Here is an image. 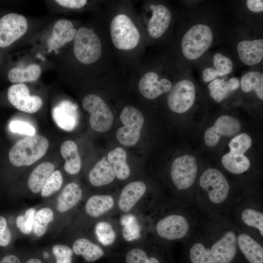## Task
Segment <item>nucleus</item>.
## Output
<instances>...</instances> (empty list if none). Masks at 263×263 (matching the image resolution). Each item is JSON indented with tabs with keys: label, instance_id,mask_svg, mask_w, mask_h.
Returning <instances> with one entry per match:
<instances>
[{
	"label": "nucleus",
	"instance_id": "1",
	"mask_svg": "<svg viewBox=\"0 0 263 263\" xmlns=\"http://www.w3.org/2000/svg\"><path fill=\"white\" fill-rule=\"evenodd\" d=\"M49 147V141L41 135H29L20 139L9 151L11 163L17 167L30 166L42 158Z\"/></svg>",
	"mask_w": 263,
	"mask_h": 263
},
{
	"label": "nucleus",
	"instance_id": "2",
	"mask_svg": "<svg viewBox=\"0 0 263 263\" xmlns=\"http://www.w3.org/2000/svg\"><path fill=\"white\" fill-rule=\"evenodd\" d=\"M213 38V32L207 25L198 24L193 26L182 38L183 54L189 60L197 59L208 50Z\"/></svg>",
	"mask_w": 263,
	"mask_h": 263
},
{
	"label": "nucleus",
	"instance_id": "3",
	"mask_svg": "<svg viewBox=\"0 0 263 263\" xmlns=\"http://www.w3.org/2000/svg\"><path fill=\"white\" fill-rule=\"evenodd\" d=\"M74 51L76 58L83 64H92L99 59L102 52L101 44L93 30L83 27L76 31Z\"/></svg>",
	"mask_w": 263,
	"mask_h": 263
},
{
	"label": "nucleus",
	"instance_id": "4",
	"mask_svg": "<svg viewBox=\"0 0 263 263\" xmlns=\"http://www.w3.org/2000/svg\"><path fill=\"white\" fill-rule=\"evenodd\" d=\"M111 34L113 45L123 50L133 49L140 38L139 32L133 21L124 14L113 18L111 24Z\"/></svg>",
	"mask_w": 263,
	"mask_h": 263
},
{
	"label": "nucleus",
	"instance_id": "5",
	"mask_svg": "<svg viewBox=\"0 0 263 263\" xmlns=\"http://www.w3.org/2000/svg\"><path fill=\"white\" fill-rule=\"evenodd\" d=\"M120 119L124 126L119 128L116 133L118 141L122 145L131 147L138 141L144 122L143 115L137 109L126 106L122 109Z\"/></svg>",
	"mask_w": 263,
	"mask_h": 263
},
{
	"label": "nucleus",
	"instance_id": "6",
	"mask_svg": "<svg viewBox=\"0 0 263 263\" xmlns=\"http://www.w3.org/2000/svg\"><path fill=\"white\" fill-rule=\"evenodd\" d=\"M199 184L207 192L209 202L212 205L219 206L226 202L230 186L219 170L214 168L205 170L200 177Z\"/></svg>",
	"mask_w": 263,
	"mask_h": 263
},
{
	"label": "nucleus",
	"instance_id": "7",
	"mask_svg": "<svg viewBox=\"0 0 263 263\" xmlns=\"http://www.w3.org/2000/svg\"><path fill=\"white\" fill-rule=\"evenodd\" d=\"M82 106L90 113L89 124L93 130L104 132L110 129L113 122V114L100 97L89 94L83 99Z\"/></svg>",
	"mask_w": 263,
	"mask_h": 263
},
{
	"label": "nucleus",
	"instance_id": "8",
	"mask_svg": "<svg viewBox=\"0 0 263 263\" xmlns=\"http://www.w3.org/2000/svg\"><path fill=\"white\" fill-rule=\"evenodd\" d=\"M198 166L195 158L186 154L176 158L172 164L170 176L173 183L180 190L191 187L196 180Z\"/></svg>",
	"mask_w": 263,
	"mask_h": 263
},
{
	"label": "nucleus",
	"instance_id": "9",
	"mask_svg": "<svg viewBox=\"0 0 263 263\" xmlns=\"http://www.w3.org/2000/svg\"><path fill=\"white\" fill-rule=\"evenodd\" d=\"M191 225L190 220L187 215L172 214L159 220L155 229L161 238L173 241L187 237L191 232Z\"/></svg>",
	"mask_w": 263,
	"mask_h": 263
},
{
	"label": "nucleus",
	"instance_id": "10",
	"mask_svg": "<svg viewBox=\"0 0 263 263\" xmlns=\"http://www.w3.org/2000/svg\"><path fill=\"white\" fill-rule=\"evenodd\" d=\"M238 233L232 228L224 230L210 245L212 254L217 263H232L238 250Z\"/></svg>",
	"mask_w": 263,
	"mask_h": 263
},
{
	"label": "nucleus",
	"instance_id": "11",
	"mask_svg": "<svg viewBox=\"0 0 263 263\" xmlns=\"http://www.w3.org/2000/svg\"><path fill=\"white\" fill-rule=\"evenodd\" d=\"M195 88L193 83L188 79L178 81L171 88L168 97V104L173 112L182 113L187 112L194 104Z\"/></svg>",
	"mask_w": 263,
	"mask_h": 263
},
{
	"label": "nucleus",
	"instance_id": "12",
	"mask_svg": "<svg viewBox=\"0 0 263 263\" xmlns=\"http://www.w3.org/2000/svg\"><path fill=\"white\" fill-rule=\"evenodd\" d=\"M28 23L23 16L7 14L0 19V47L5 48L23 36L27 31Z\"/></svg>",
	"mask_w": 263,
	"mask_h": 263
},
{
	"label": "nucleus",
	"instance_id": "13",
	"mask_svg": "<svg viewBox=\"0 0 263 263\" xmlns=\"http://www.w3.org/2000/svg\"><path fill=\"white\" fill-rule=\"evenodd\" d=\"M8 98L16 108L30 113L37 112L43 104L40 97L30 94L28 87L23 83H18L9 87Z\"/></svg>",
	"mask_w": 263,
	"mask_h": 263
},
{
	"label": "nucleus",
	"instance_id": "14",
	"mask_svg": "<svg viewBox=\"0 0 263 263\" xmlns=\"http://www.w3.org/2000/svg\"><path fill=\"white\" fill-rule=\"evenodd\" d=\"M241 123L236 118L224 115L220 116L212 127L205 132L204 139L206 144L214 147L219 142L221 136H231L241 130Z\"/></svg>",
	"mask_w": 263,
	"mask_h": 263
},
{
	"label": "nucleus",
	"instance_id": "15",
	"mask_svg": "<svg viewBox=\"0 0 263 263\" xmlns=\"http://www.w3.org/2000/svg\"><path fill=\"white\" fill-rule=\"evenodd\" d=\"M138 88L144 97L153 99L170 91L172 87L169 79L161 78L155 72H149L141 77Z\"/></svg>",
	"mask_w": 263,
	"mask_h": 263
},
{
	"label": "nucleus",
	"instance_id": "16",
	"mask_svg": "<svg viewBox=\"0 0 263 263\" xmlns=\"http://www.w3.org/2000/svg\"><path fill=\"white\" fill-rule=\"evenodd\" d=\"M52 117L56 125L66 131L73 130L78 122L76 107L68 101H63L52 110Z\"/></svg>",
	"mask_w": 263,
	"mask_h": 263
},
{
	"label": "nucleus",
	"instance_id": "17",
	"mask_svg": "<svg viewBox=\"0 0 263 263\" xmlns=\"http://www.w3.org/2000/svg\"><path fill=\"white\" fill-rule=\"evenodd\" d=\"M150 7L152 10V15L148 22V31L151 37L157 38L161 37L168 28L171 14L169 10L163 5H151Z\"/></svg>",
	"mask_w": 263,
	"mask_h": 263
},
{
	"label": "nucleus",
	"instance_id": "18",
	"mask_svg": "<svg viewBox=\"0 0 263 263\" xmlns=\"http://www.w3.org/2000/svg\"><path fill=\"white\" fill-rule=\"evenodd\" d=\"M76 31L73 23L67 19H60L55 23L52 36L47 45L49 49L56 50L71 41L75 38Z\"/></svg>",
	"mask_w": 263,
	"mask_h": 263
},
{
	"label": "nucleus",
	"instance_id": "19",
	"mask_svg": "<svg viewBox=\"0 0 263 263\" xmlns=\"http://www.w3.org/2000/svg\"><path fill=\"white\" fill-rule=\"evenodd\" d=\"M238 249L249 263H263V247L256 239L246 233L238 234Z\"/></svg>",
	"mask_w": 263,
	"mask_h": 263
},
{
	"label": "nucleus",
	"instance_id": "20",
	"mask_svg": "<svg viewBox=\"0 0 263 263\" xmlns=\"http://www.w3.org/2000/svg\"><path fill=\"white\" fill-rule=\"evenodd\" d=\"M241 60L246 65L259 63L263 58V39L243 40L237 45Z\"/></svg>",
	"mask_w": 263,
	"mask_h": 263
},
{
	"label": "nucleus",
	"instance_id": "21",
	"mask_svg": "<svg viewBox=\"0 0 263 263\" xmlns=\"http://www.w3.org/2000/svg\"><path fill=\"white\" fill-rule=\"evenodd\" d=\"M146 190L145 183L140 181H133L122 189L118 200V207L123 211L129 212L144 195Z\"/></svg>",
	"mask_w": 263,
	"mask_h": 263
},
{
	"label": "nucleus",
	"instance_id": "22",
	"mask_svg": "<svg viewBox=\"0 0 263 263\" xmlns=\"http://www.w3.org/2000/svg\"><path fill=\"white\" fill-rule=\"evenodd\" d=\"M60 152L65 160L66 172L71 175L77 173L81 169V160L75 143L72 140L64 142L61 146Z\"/></svg>",
	"mask_w": 263,
	"mask_h": 263
},
{
	"label": "nucleus",
	"instance_id": "23",
	"mask_svg": "<svg viewBox=\"0 0 263 263\" xmlns=\"http://www.w3.org/2000/svg\"><path fill=\"white\" fill-rule=\"evenodd\" d=\"M82 189L75 183L65 186L57 198L56 208L60 212H65L74 207L82 197Z\"/></svg>",
	"mask_w": 263,
	"mask_h": 263
},
{
	"label": "nucleus",
	"instance_id": "24",
	"mask_svg": "<svg viewBox=\"0 0 263 263\" xmlns=\"http://www.w3.org/2000/svg\"><path fill=\"white\" fill-rule=\"evenodd\" d=\"M115 177L111 166L105 157L94 165L89 174L90 183L95 187L109 184L113 181Z\"/></svg>",
	"mask_w": 263,
	"mask_h": 263
},
{
	"label": "nucleus",
	"instance_id": "25",
	"mask_svg": "<svg viewBox=\"0 0 263 263\" xmlns=\"http://www.w3.org/2000/svg\"><path fill=\"white\" fill-rule=\"evenodd\" d=\"M240 81L237 77H232L227 81L216 78L209 84L208 88L211 97L216 102H220L238 89Z\"/></svg>",
	"mask_w": 263,
	"mask_h": 263
},
{
	"label": "nucleus",
	"instance_id": "26",
	"mask_svg": "<svg viewBox=\"0 0 263 263\" xmlns=\"http://www.w3.org/2000/svg\"><path fill=\"white\" fill-rule=\"evenodd\" d=\"M213 61V67L206 68L203 71V78L205 82L212 81L218 76L227 75L232 70L233 63L231 59L221 53L215 54Z\"/></svg>",
	"mask_w": 263,
	"mask_h": 263
},
{
	"label": "nucleus",
	"instance_id": "27",
	"mask_svg": "<svg viewBox=\"0 0 263 263\" xmlns=\"http://www.w3.org/2000/svg\"><path fill=\"white\" fill-rule=\"evenodd\" d=\"M54 169V165L49 162H43L37 166L28 178V186L30 189L35 193L40 192Z\"/></svg>",
	"mask_w": 263,
	"mask_h": 263
},
{
	"label": "nucleus",
	"instance_id": "28",
	"mask_svg": "<svg viewBox=\"0 0 263 263\" xmlns=\"http://www.w3.org/2000/svg\"><path fill=\"white\" fill-rule=\"evenodd\" d=\"M108 159L118 179L123 180L129 177L131 170L126 162V152L123 148L117 147L110 151L108 154Z\"/></svg>",
	"mask_w": 263,
	"mask_h": 263
},
{
	"label": "nucleus",
	"instance_id": "29",
	"mask_svg": "<svg viewBox=\"0 0 263 263\" xmlns=\"http://www.w3.org/2000/svg\"><path fill=\"white\" fill-rule=\"evenodd\" d=\"M113 197L109 195H94L86 202L85 210L92 217H97L110 211L114 206Z\"/></svg>",
	"mask_w": 263,
	"mask_h": 263
},
{
	"label": "nucleus",
	"instance_id": "30",
	"mask_svg": "<svg viewBox=\"0 0 263 263\" xmlns=\"http://www.w3.org/2000/svg\"><path fill=\"white\" fill-rule=\"evenodd\" d=\"M72 249L75 254L82 256L88 262L95 261L104 255L101 247L84 238L76 240L73 244Z\"/></svg>",
	"mask_w": 263,
	"mask_h": 263
},
{
	"label": "nucleus",
	"instance_id": "31",
	"mask_svg": "<svg viewBox=\"0 0 263 263\" xmlns=\"http://www.w3.org/2000/svg\"><path fill=\"white\" fill-rule=\"evenodd\" d=\"M41 72V68L38 65L31 64L25 68H12L8 72V77L12 83H22L37 80Z\"/></svg>",
	"mask_w": 263,
	"mask_h": 263
},
{
	"label": "nucleus",
	"instance_id": "32",
	"mask_svg": "<svg viewBox=\"0 0 263 263\" xmlns=\"http://www.w3.org/2000/svg\"><path fill=\"white\" fill-rule=\"evenodd\" d=\"M222 163L224 168L233 174H241L250 168V162L244 154H234L229 152L222 158Z\"/></svg>",
	"mask_w": 263,
	"mask_h": 263
},
{
	"label": "nucleus",
	"instance_id": "33",
	"mask_svg": "<svg viewBox=\"0 0 263 263\" xmlns=\"http://www.w3.org/2000/svg\"><path fill=\"white\" fill-rule=\"evenodd\" d=\"M242 90L249 92L254 90L258 98L263 99V74L260 72L251 71L244 74L241 79Z\"/></svg>",
	"mask_w": 263,
	"mask_h": 263
},
{
	"label": "nucleus",
	"instance_id": "34",
	"mask_svg": "<svg viewBox=\"0 0 263 263\" xmlns=\"http://www.w3.org/2000/svg\"><path fill=\"white\" fill-rule=\"evenodd\" d=\"M189 258L191 263H217L210 248L201 242H196L190 247Z\"/></svg>",
	"mask_w": 263,
	"mask_h": 263
},
{
	"label": "nucleus",
	"instance_id": "35",
	"mask_svg": "<svg viewBox=\"0 0 263 263\" xmlns=\"http://www.w3.org/2000/svg\"><path fill=\"white\" fill-rule=\"evenodd\" d=\"M240 217L243 224L258 231L261 237H263V213L251 207H246L241 212Z\"/></svg>",
	"mask_w": 263,
	"mask_h": 263
},
{
	"label": "nucleus",
	"instance_id": "36",
	"mask_svg": "<svg viewBox=\"0 0 263 263\" xmlns=\"http://www.w3.org/2000/svg\"><path fill=\"white\" fill-rule=\"evenodd\" d=\"M54 219V212L49 207L37 211L34 216L33 230L37 237L42 236L47 231L48 225Z\"/></svg>",
	"mask_w": 263,
	"mask_h": 263
},
{
	"label": "nucleus",
	"instance_id": "37",
	"mask_svg": "<svg viewBox=\"0 0 263 263\" xmlns=\"http://www.w3.org/2000/svg\"><path fill=\"white\" fill-rule=\"evenodd\" d=\"M95 233L99 242L105 246L111 245L116 239L115 231L107 222L97 223L95 226Z\"/></svg>",
	"mask_w": 263,
	"mask_h": 263
},
{
	"label": "nucleus",
	"instance_id": "38",
	"mask_svg": "<svg viewBox=\"0 0 263 263\" xmlns=\"http://www.w3.org/2000/svg\"><path fill=\"white\" fill-rule=\"evenodd\" d=\"M252 139L246 133H242L233 138L229 143L230 152L244 154L251 147Z\"/></svg>",
	"mask_w": 263,
	"mask_h": 263
},
{
	"label": "nucleus",
	"instance_id": "39",
	"mask_svg": "<svg viewBox=\"0 0 263 263\" xmlns=\"http://www.w3.org/2000/svg\"><path fill=\"white\" fill-rule=\"evenodd\" d=\"M63 183V177L59 170L54 171L46 180L41 190V195L43 197H48L61 188Z\"/></svg>",
	"mask_w": 263,
	"mask_h": 263
},
{
	"label": "nucleus",
	"instance_id": "40",
	"mask_svg": "<svg viewBox=\"0 0 263 263\" xmlns=\"http://www.w3.org/2000/svg\"><path fill=\"white\" fill-rule=\"evenodd\" d=\"M36 212L35 208L31 207L26 210L24 215H19L17 217V227L22 233L29 234L32 232Z\"/></svg>",
	"mask_w": 263,
	"mask_h": 263
},
{
	"label": "nucleus",
	"instance_id": "41",
	"mask_svg": "<svg viewBox=\"0 0 263 263\" xmlns=\"http://www.w3.org/2000/svg\"><path fill=\"white\" fill-rule=\"evenodd\" d=\"M126 263H161L156 257H149L146 253L140 248L130 250L126 256Z\"/></svg>",
	"mask_w": 263,
	"mask_h": 263
},
{
	"label": "nucleus",
	"instance_id": "42",
	"mask_svg": "<svg viewBox=\"0 0 263 263\" xmlns=\"http://www.w3.org/2000/svg\"><path fill=\"white\" fill-rule=\"evenodd\" d=\"M55 259V263H73L74 252L69 246L63 244H56L52 249Z\"/></svg>",
	"mask_w": 263,
	"mask_h": 263
},
{
	"label": "nucleus",
	"instance_id": "43",
	"mask_svg": "<svg viewBox=\"0 0 263 263\" xmlns=\"http://www.w3.org/2000/svg\"><path fill=\"white\" fill-rule=\"evenodd\" d=\"M10 130L13 132L33 135L35 133V128L29 123L19 121L13 120L9 124Z\"/></svg>",
	"mask_w": 263,
	"mask_h": 263
},
{
	"label": "nucleus",
	"instance_id": "44",
	"mask_svg": "<svg viewBox=\"0 0 263 263\" xmlns=\"http://www.w3.org/2000/svg\"><path fill=\"white\" fill-rule=\"evenodd\" d=\"M138 225L134 221L127 224L122 230V234L126 240L130 241L136 239L140 236Z\"/></svg>",
	"mask_w": 263,
	"mask_h": 263
},
{
	"label": "nucleus",
	"instance_id": "45",
	"mask_svg": "<svg viewBox=\"0 0 263 263\" xmlns=\"http://www.w3.org/2000/svg\"><path fill=\"white\" fill-rule=\"evenodd\" d=\"M55 1L62 6L74 9L83 7L87 2L86 0H56Z\"/></svg>",
	"mask_w": 263,
	"mask_h": 263
},
{
	"label": "nucleus",
	"instance_id": "46",
	"mask_svg": "<svg viewBox=\"0 0 263 263\" xmlns=\"http://www.w3.org/2000/svg\"><path fill=\"white\" fill-rule=\"evenodd\" d=\"M246 5L248 9L253 12L259 13L263 11L262 0H247Z\"/></svg>",
	"mask_w": 263,
	"mask_h": 263
},
{
	"label": "nucleus",
	"instance_id": "47",
	"mask_svg": "<svg viewBox=\"0 0 263 263\" xmlns=\"http://www.w3.org/2000/svg\"><path fill=\"white\" fill-rule=\"evenodd\" d=\"M11 237V231L7 227L4 231L0 232V246H7L10 243Z\"/></svg>",
	"mask_w": 263,
	"mask_h": 263
},
{
	"label": "nucleus",
	"instance_id": "48",
	"mask_svg": "<svg viewBox=\"0 0 263 263\" xmlns=\"http://www.w3.org/2000/svg\"><path fill=\"white\" fill-rule=\"evenodd\" d=\"M0 263H21V261L17 255L9 254L3 257Z\"/></svg>",
	"mask_w": 263,
	"mask_h": 263
},
{
	"label": "nucleus",
	"instance_id": "49",
	"mask_svg": "<svg viewBox=\"0 0 263 263\" xmlns=\"http://www.w3.org/2000/svg\"><path fill=\"white\" fill-rule=\"evenodd\" d=\"M6 220L2 216H0V232L3 231L7 228Z\"/></svg>",
	"mask_w": 263,
	"mask_h": 263
},
{
	"label": "nucleus",
	"instance_id": "50",
	"mask_svg": "<svg viewBox=\"0 0 263 263\" xmlns=\"http://www.w3.org/2000/svg\"><path fill=\"white\" fill-rule=\"evenodd\" d=\"M24 263H43L42 261L37 257H33L28 259Z\"/></svg>",
	"mask_w": 263,
	"mask_h": 263
}]
</instances>
